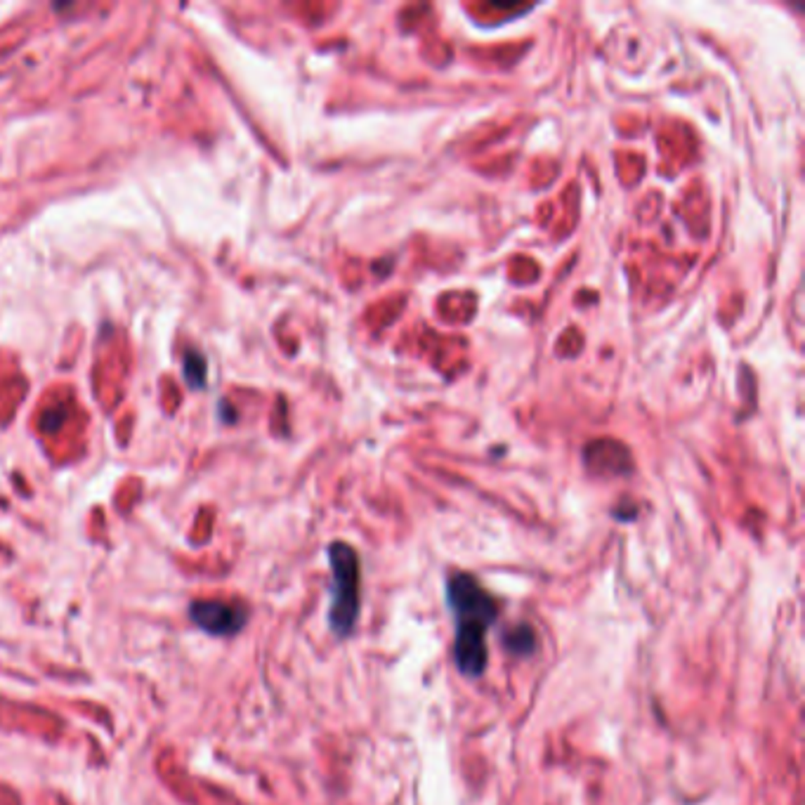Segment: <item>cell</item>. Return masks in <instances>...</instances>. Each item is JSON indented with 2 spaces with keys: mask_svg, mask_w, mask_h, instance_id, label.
I'll return each mask as SVG.
<instances>
[{
  "mask_svg": "<svg viewBox=\"0 0 805 805\" xmlns=\"http://www.w3.org/2000/svg\"><path fill=\"white\" fill-rule=\"evenodd\" d=\"M206 373H208V364H206L203 354L197 353V350L187 353V357H184V378H187V383L191 387H203L206 386Z\"/></svg>",
  "mask_w": 805,
  "mask_h": 805,
  "instance_id": "cell-5",
  "label": "cell"
},
{
  "mask_svg": "<svg viewBox=\"0 0 805 805\" xmlns=\"http://www.w3.org/2000/svg\"><path fill=\"white\" fill-rule=\"evenodd\" d=\"M447 603L456 623L453 662L466 678L487 671V633L499 619V600L473 574L456 572L447 579Z\"/></svg>",
  "mask_w": 805,
  "mask_h": 805,
  "instance_id": "cell-1",
  "label": "cell"
},
{
  "mask_svg": "<svg viewBox=\"0 0 805 805\" xmlns=\"http://www.w3.org/2000/svg\"><path fill=\"white\" fill-rule=\"evenodd\" d=\"M329 565L333 576L329 626L338 638H350L357 629L362 609V569L357 550L343 541L331 543Z\"/></svg>",
  "mask_w": 805,
  "mask_h": 805,
  "instance_id": "cell-2",
  "label": "cell"
},
{
  "mask_svg": "<svg viewBox=\"0 0 805 805\" xmlns=\"http://www.w3.org/2000/svg\"><path fill=\"white\" fill-rule=\"evenodd\" d=\"M191 622L210 636H237L248 622V612L241 605L223 600H194L190 605Z\"/></svg>",
  "mask_w": 805,
  "mask_h": 805,
  "instance_id": "cell-3",
  "label": "cell"
},
{
  "mask_svg": "<svg viewBox=\"0 0 805 805\" xmlns=\"http://www.w3.org/2000/svg\"><path fill=\"white\" fill-rule=\"evenodd\" d=\"M503 643H506L508 652H513V655L517 656H529L534 655L536 647H539V638H536L532 626H527V623H517V626L506 630Z\"/></svg>",
  "mask_w": 805,
  "mask_h": 805,
  "instance_id": "cell-4",
  "label": "cell"
},
{
  "mask_svg": "<svg viewBox=\"0 0 805 805\" xmlns=\"http://www.w3.org/2000/svg\"><path fill=\"white\" fill-rule=\"evenodd\" d=\"M64 416H67L64 409H50V411H45V416H43L41 420L43 430H45V433H54V430L64 423Z\"/></svg>",
  "mask_w": 805,
  "mask_h": 805,
  "instance_id": "cell-6",
  "label": "cell"
}]
</instances>
